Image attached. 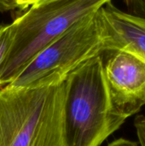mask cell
I'll return each mask as SVG.
<instances>
[{"label":"cell","mask_w":145,"mask_h":146,"mask_svg":"<svg viewBox=\"0 0 145 146\" xmlns=\"http://www.w3.org/2000/svg\"><path fill=\"white\" fill-rule=\"evenodd\" d=\"M65 81L0 88V146H65Z\"/></svg>","instance_id":"cell-1"},{"label":"cell","mask_w":145,"mask_h":146,"mask_svg":"<svg viewBox=\"0 0 145 146\" xmlns=\"http://www.w3.org/2000/svg\"><path fill=\"white\" fill-rule=\"evenodd\" d=\"M111 110L103 56L88 61L65 80V146H99L124 123Z\"/></svg>","instance_id":"cell-2"},{"label":"cell","mask_w":145,"mask_h":146,"mask_svg":"<svg viewBox=\"0 0 145 146\" xmlns=\"http://www.w3.org/2000/svg\"><path fill=\"white\" fill-rule=\"evenodd\" d=\"M112 0H53L33 4L15 19V34L0 68V88L20 73L56 38L80 20Z\"/></svg>","instance_id":"cell-3"},{"label":"cell","mask_w":145,"mask_h":146,"mask_svg":"<svg viewBox=\"0 0 145 146\" xmlns=\"http://www.w3.org/2000/svg\"><path fill=\"white\" fill-rule=\"evenodd\" d=\"M100 9L80 20L44 49L6 86L34 88L57 85L88 61L103 55L105 32Z\"/></svg>","instance_id":"cell-4"},{"label":"cell","mask_w":145,"mask_h":146,"mask_svg":"<svg viewBox=\"0 0 145 146\" xmlns=\"http://www.w3.org/2000/svg\"><path fill=\"white\" fill-rule=\"evenodd\" d=\"M104 73L113 114L125 121L145 104V62L123 50H113Z\"/></svg>","instance_id":"cell-5"},{"label":"cell","mask_w":145,"mask_h":146,"mask_svg":"<svg viewBox=\"0 0 145 146\" xmlns=\"http://www.w3.org/2000/svg\"><path fill=\"white\" fill-rule=\"evenodd\" d=\"M105 50H123L145 62V17L118 9L109 2L100 9Z\"/></svg>","instance_id":"cell-6"},{"label":"cell","mask_w":145,"mask_h":146,"mask_svg":"<svg viewBox=\"0 0 145 146\" xmlns=\"http://www.w3.org/2000/svg\"><path fill=\"white\" fill-rule=\"evenodd\" d=\"M15 34V23L0 25V68L9 52Z\"/></svg>","instance_id":"cell-7"},{"label":"cell","mask_w":145,"mask_h":146,"mask_svg":"<svg viewBox=\"0 0 145 146\" xmlns=\"http://www.w3.org/2000/svg\"><path fill=\"white\" fill-rule=\"evenodd\" d=\"M127 11L145 17V0H123Z\"/></svg>","instance_id":"cell-8"},{"label":"cell","mask_w":145,"mask_h":146,"mask_svg":"<svg viewBox=\"0 0 145 146\" xmlns=\"http://www.w3.org/2000/svg\"><path fill=\"white\" fill-rule=\"evenodd\" d=\"M135 127L140 146H145V116L139 115L136 118Z\"/></svg>","instance_id":"cell-9"},{"label":"cell","mask_w":145,"mask_h":146,"mask_svg":"<svg viewBox=\"0 0 145 146\" xmlns=\"http://www.w3.org/2000/svg\"><path fill=\"white\" fill-rule=\"evenodd\" d=\"M16 9H21L19 0H0V12L13 10Z\"/></svg>","instance_id":"cell-10"},{"label":"cell","mask_w":145,"mask_h":146,"mask_svg":"<svg viewBox=\"0 0 145 146\" xmlns=\"http://www.w3.org/2000/svg\"><path fill=\"white\" fill-rule=\"evenodd\" d=\"M50 1H53V0H19V3L21 5V9H26L31 5L46 3Z\"/></svg>","instance_id":"cell-11"},{"label":"cell","mask_w":145,"mask_h":146,"mask_svg":"<svg viewBox=\"0 0 145 146\" xmlns=\"http://www.w3.org/2000/svg\"><path fill=\"white\" fill-rule=\"evenodd\" d=\"M108 146H138V145L136 142L131 140H127L125 139H119L110 143Z\"/></svg>","instance_id":"cell-12"}]
</instances>
